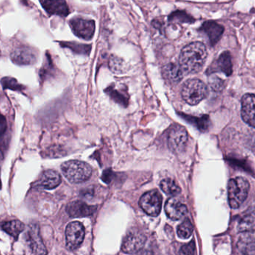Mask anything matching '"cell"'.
I'll return each mask as SVG.
<instances>
[{
  "label": "cell",
  "mask_w": 255,
  "mask_h": 255,
  "mask_svg": "<svg viewBox=\"0 0 255 255\" xmlns=\"http://www.w3.org/2000/svg\"><path fill=\"white\" fill-rule=\"evenodd\" d=\"M207 57L206 46L201 42H194L184 46L179 57V66L183 73H199L205 65Z\"/></svg>",
  "instance_id": "1"
},
{
  "label": "cell",
  "mask_w": 255,
  "mask_h": 255,
  "mask_svg": "<svg viewBox=\"0 0 255 255\" xmlns=\"http://www.w3.org/2000/svg\"><path fill=\"white\" fill-rule=\"evenodd\" d=\"M63 175L69 181L75 184L88 181L92 175V168L88 163L80 160H69L61 165Z\"/></svg>",
  "instance_id": "2"
},
{
  "label": "cell",
  "mask_w": 255,
  "mask_h": 255,
  "mask_svg": "<svg viewBox=\"0 0 255 255\" xmlns=\"http://www.w3.org/2000/svg\"><path fill=\"white\" fill-rule=\"evenodd\" d=\"M250 183L243 177H237L229 181L228 185L229 202L231 208H239L248 197Z\"/></svg>",
  "instance_id": "3"
},
{
  "label": "cell",
  "mask_w": 255,
  "mask_h": 255,
  "mask_svg": "<svg viewBox=\"0 0 255 255\" xmlns=\"http://www.w3.org/2000/svg\"><path fill=\"white\" fill-rule=\"evenodd\" d=\"M208 94V87L199 79H190L184 82L181 89L183 100L190 106H196L205 100Z\"/></svg>",
  "instance_id": "4"
},
{
  "label": "cell",
  "mask_w": 255,
  "mask_h": 255,
  "mask_svg": "<svg viewBox=\"0 0 255 255\" xmlns=\"http://www.w3.org/2000/svg\"><path fill=\"white\" fill-rule=\"evenodd\" d=\"M162 202L161 195L154 190L144 193L139 199V205L148 215L157 217L161 211Z\"/></svg>",
  "instance_id": "5"
},
{
  "label": "cell",
  "mask_w": 255,
  "mask_h": 255,
  "mask_svg": "<svg viewBox=\"0 0 255 255\" xmlns=\"http://www.w3.org/2000/svg\"><path fill=\"white\" fill-rule=\"evenodd\" d=\"M65 235L67 248L70 250H77L85 239V227L79 222H72L67 225Z\"/></svg>",
  "instance_id": "6"
},
{
  "label": "cell",
  "mask_w": 255,
  "mask_h": 255,
  "mask_svg": "<svg viewBox=\"0 0 255 255\" xmlns=\"http://www.w3.org/2000/svg\"><path fill=\"white\" fill-rule=\"evenodd\" d=\"M70 28L77 37L84 40H90L94 37L95 33V22L91 19L75 17L70 19Z\"/></svg>",
  "instance_id": "7"
},
{
  "label": "cell",
  "mask_w": 255,
  "mask_h": 255,
  "mask_svg": "<svg viewBox=\"0 0 255 255\" xmlns=\"http://www.w3.org/2000/svg\"><path fill=\"white\" fill-rule=\"evenodd\" d=\"M188 141V133L184 127L174 126L169 130L168 144L169 148L175 154L181 153L185 148Z\"/></svg>",
  "instance_id": "8"
},
{
  "label": "cell",
  "mask_w": 255,
  "mask_h": 255,
  "mask_svg": "<svg viewBox=\"0 0 255 255\" xmlns=\"http://www.w3.org/2000/svg\"><path fill=\"white\" fill-rule=\"evenodd\" d=\"M28 246L34 255H46L47 250L40 235V229L37 225H31L27 232Z\"/></svg>",
  "instance_id": "9"
},
{
  "label": "cell",
  "mask_w": 255,
  "mask_h": 255,
  "mask_svg": "<svg viewBox=\"0 0 255 255\" xmlns=\"http://www.w3.org/2000/svg\"><path fill=\"white\" fill-rule=\"evenodd\" d=\"M146 238L142 234L130 232L124 238L122 251L127 254H133L142 250L145 245Z\"/></svg>",
  "instance_id": "10"
},
{
  "label": "cell",
  "mask_w": 255,
  "mask_h": 255,
  "mask_svg": "<svg viewBox=\"0 0 255 255\" xmlns=\"http://www.w3.org/2000/svg\"><path fill=\"white\" fill-rule=\"evenodd\" d=\"M11 61L17 65H31L37 60L34 49L27 46L16 48L10 54Z\"/></svg>",
  "instance_id": "11"
},
{
  "label": "cell",
  "mask_w": 255,
  "mask_h": 255,
  "mask_svg": "<svg viewBox=\"0 0 255 255\" xmlns=\"http://www.w3.org/2000/svg\"><path fill=\"white\" fill-rule=\"evenodd\" d=\"M241 116L246 124L255 128V95L247 94L242 98Z\"/></svg>",
  "instance_id": "12"
},
{
  "label": "cell",
  "mask_w": 255,
  "mask_h": 255,
  "mask_svg": "<svg viewBox=\"0 0 255 255\" xmlns=\"http://www.w3.org/2000/svg\"><path fill=\"white\" fill-rule=\"evenodd\" d=\"M97 207L88 205L82 201L70 202L66 208V211L69 216L74 218L90 217L97 211Z\"/></svg>",
  "instance_id": "13"
},
{
  "label": "cell",
  "mask_w": 255,
  "mask_h": 255,
  "mask_svg": "<svg viewBox=\"0 0 255 255\" xmlns=\"http://www.w3.org/2000/svg\"><path fill=\"white\" fill-rule=\"evenodd\" d=\"M166 216L172 220H179L187 214V208L176 198L172 197L166 201L164 206Z\"/></svg>",
  "instance_id": "14"
},
{
  "label": "cell",
  "mask_w": 255,
  "mask_h": 255,
  "mask_svg": "<svg viewBox=\"0 0 255 255\" xmlns=\"http://www.w3.org/2000/svg\"><path fill=\"white\" fill-rule=\"evenodd\" d=\"M40 1L42 7L49 15L64 17L70 13L66 0H40Z\"/></svg>",
  "instance_id": "15"
},
{
  "label": "cell",
  "mask_w": 255,
  "mask_h": 255,
  "mask_svg": "<svg viewBox=\"0 0 255 255\" xmlns=\"http://www.w3.org/2000/svg\"><path fill=\"white\" fill-rule=\"evenodd\" d=\"M200 31L206 34L212 46L218 43L224 32V27L214 21H207L200 28Z\"/></svg>",
  "instance_id": "16"
},
{
  "label": "cell",
  "mask_w": 255,
  "mask_h": 255,
  "mask_svg": "<svg viewBox=\"0 0 255 255\" xmlns=\"http://www.w3.org/2000/svg\"><path fill=\"white\" fill-rule=\"evenodd\" d=\"M61 182V175L56 171H45L42 173L38 181V185L46 190H52L56 188Z\"/></svg>",
  "instance_id": "17"
},
{
  "label": "cell",
  "mask_w": 255,
  "mask_h": 255,
  "mask_svg": "<svg viewBox=\"0 0 255 255\" xmlns=\"http://www.w3.org/2000/svg\"><path fill=\"white\" fill-rule=\"evenodd\" d=\"M163 79L170 84V85H176L181 82L183 78L182 70L180 67L179 64L170 63L163 67L162 70Z\"/></svg>",
  "instance_id": "18"
},
{
  "label": "cell",
  "mask_w": 255,
  "mask_h": 255,
  "mask_svg": "<svg viewBox=\"0 0 255 255\" xmlns=\"http://www.w3.org/2000/svg\"><path fill=\"white\" fill-rule=\"evenodd\" d=\"M238 248L244 255H255V238L250 235H244L238 242Z\"/></svg>",
  "instance_id": "19"
},
{
  "label": "cell",
  "mask_w": 255,
  "mask_h": 255,
  "mask_svg": "<svg viewBox=\"0 0 255 255\" xmlns=\"http://www.w3.org/2000/svg\"><path fill=\"white\" fill-rule=\"evenodd\" d=\"M1 227L4 232L16 240L19 238V235L25 229L23 223H21L19 220L5 222L1 224Z\"/></svg>",
  "instance_id": "20"
},
{
  "label": "cell",
  "mask_w": 255,
  "mask_h": 255,
  "mask_svg": "<svg viewBox=\"0 0 255 255\" xmlns=\"http://www.w3.org/2000/svg\"><path fill=\"white\" fill-rule=\"evenodd\" d=\"M216 68L221 72L226 73L227 76H230L232 73V63L231 55L229 52H224L220 55L217 61H216Z\"/></svg>",
  "instance_id": "21"
},
{
  "label": "cell",
  "mask_w": 255,
  "mask_h": 255,
  "mask_svg": "<svg viewBox=\"0 0 255 255\" xmlns=\"http://www.w3.org/2000/svg\"><path fill=\"white\" fill-rule=\"evenodd\" d=\"M240 232H251L255 231V212H252L250 214L244 216L238 227Z\"/></svg>",
  "instance_id": "22"
},
{
  "label": "cell",
  "mask_w": 255,
  "mask_h": 255,
  "mask_svg": "<svg viewBox=\"0 0 255 255\" xmlns=\"http://www.w3.org/2000/svg\"><path fill=\"white\" fill-rule=\"evenodd\" d=\"M160 188L169 196H175L181 193V188L174 180L171 178H165L160 181Z\"/></svg>",
  "instance_id": "23"
},
{
  "label": "cell",
  "mask_w": 255,
  "mask_h": 255,
  "mask_svg": "<svg viewBox=\"0 0 255 255\" xmlns=\"http://www.w3.org/2000/svg\"><path fill=\"white\" fill-rule=\"evenodd\" d=\"M169 21L173 23H191L195 21L194 18L193 16L189 15L188 13H186L185 11L183 10H176L171 13L170 16H169Z\"/></svg>",
  "instance_id": "24"
},
{
  "label": "cell",
  "mask_w": 255,
  "mask_h": 255,
  "mask_svg": "<svg viewBox=\"0 0 255 255\" xmlns=\"http://www.w3.org/2000/svg\"><path fill=\"white\" fill-rule=\"evenodd\" d=\"M193 232V226L190 220L187 219L178 226L177 229L178 236L181 239H187L191 236Z\"/></svg>",
  "instance_id": "25"
},
{
  "label": "cell",
  "mask_w": 255,
  "mask_h": 255,
  "mask_svg": "<svg viewBox=\"0 0 255 255\" xmlns=\"http://www.w3.org/2000/svg\"><path fill=\"white\" fill-rule=\"evenodd\" d=\"M1 86L3 89H9L13 91H22L24 87L17 82L16 79L12 77H4L1 80Z\"/></svg>",
  "instance_id": "26"
},
{
  "label": "cell",
  "mask_w": 255,
  "mask_h": 255,
  "mask_svg": "<svg viewBox=\"0 0 255 255\" xmlns=\"http://www.w3.org/2000/svg\"><path fill=\"white\" fill-rule=\"evenodd\" d=\"M61 45L71 49L72 50L79 53H89L91 51V46H87V45L79 44L76 43H63Z\"/></svg>",
  "instance_id": "27"
},
{
  "label": "cell",
  "mask_w": 255,
  "mask_h": 255,
  "mask_svg": "<svg viewBox=\"0 0 255 255\" xmlns=\"http://www.w3.org/2000/svg\"><path fill=\"white\" fill-rule=\"evenodd\" d=\"M179 255H196V244L194 240L181 247Z\"/></svg>",
  "instance_id": "28"
},
{
  "label": "cell",
  "mask_w": 255,
  "mask_h": 255,
  "mask_svg": "<svg viewBox=\"0 0 255 255\" xmlns=\"http://www.w3.org/2000/svg\"><path fill=\"white\" fill-rule=\"evenodd\" d=\"M6 130H7V122H6L5 118L0 113V138L2 137Z\"/></svg>",
  "instance_id": "29"
}]
</instances>
